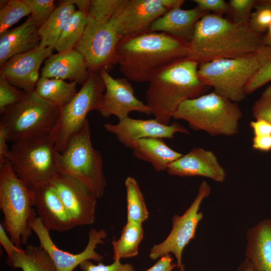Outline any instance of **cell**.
Instances as JSON below:
<instances>
[{"instance_id":"obj_25","label":"cell","mask_w":271,"mask_h":271,"mask_svg":"<svg viewBox=\"0 0 271 271\" xmlns=\"http://www.w3.org/2000/svg\"><path fill=\"white\" fill-rule=\"evenodd\" d=\"M163 139L151 138L137 141L132 149L134 156L150 163L157 172L167 171L183 155L170 148Z\"/></svg>"},{"instance_id":"obj_23","label":"cell","mask_w":271,"mask_h":271,"mask_svg":"<svg viewBox=\"0 0 271 271\" xmlns=\"http://www.w3.org/2000/svg\"><path fill=\"white\" fill-rule=\"evenodd\" d=\"M246 258L255 271H271V220L260 221L246 233Z\"/></svg>"},{"instance_id":"obj_15","label":"cell","mask_w":271,"mask_h":271,"mask_svg":"<svg viewBox=\"0 0 271 271\" xmlns=\"http://www.w3.org/2000/svg\"><path fill=\"white\" fill-rule=\"evenodd\" d=\"M76 226L92 224L97 197L82 182L59 172L50 181Z\"/></svg>"},{"instance_id":"obj_32","label":"cell","mask_w":271,"mask_h":271,"mask_svg":"<svg viewBox=\"0 0 271 271\" xmlns=\"http://www.w3.org/2000/svg\"><path fill=\"white\" fill-rule=\"evenodd\" d=\"M260 66L247 82L245 92L249 94L271 81V46L261 45L256 51Z\"/></svg>"},{"instance_id":"obj_46","label":"cell","mask_w":271,"mask_h":271,"mask_svg":"<svg viewBox=\"0 0 271 271\" xmlns=\"http://www.w3.org/2000/svg\"><path fill=\"white\" fill-rule=\"evenodd\" d=\"M252 147L255 150L262 152L271 151V135L253 136Z\"/></svg>"},{"instance_id":"obj_43","label":"cell","mask_w":271,"mask_h":271,"mask_svg":"<svg viewBox=\"0 0 271 271\" xmlns=\"http://www.w3.org/2000/svg\"><path fill=\"white\" fill-rule=\"evenodd\" d=\"M0 243L5 249L7 254V258H10L14 251H21L23 249L17 246L10 238L3 224H0Z\"/></svg>"},{"instance_id":"obj_24","label":"cell","mask_w":271,"mask_h":271,"mask_svg":"<svg viewBox=\"0 0 271 271\" xmlns=\"http://www.w3.org/2000/svg\"><path fill=\"white\" fill-rule=\"evenodd\" d=\"M38 28L30 16L22 24L0 36V65L17 54L28 52L40 42Z\"/></svg>"},{"instance_id":"obj_40","label":"cell","mask_w":271,"mask_h":271,"mask_svg":"<svg viewBox=\"0 0 271 271\" xmlns=\"http://www.w3.org/2000/svg\"><path fill=\"white\" fill-rule=\"evenodd\" d=\"M90 260L84 261L79 265L82 271H135L132 264L122 263L120 260H114L111 264L108 265L101 262L95 264Z\"/></svg>"},{"instance_id":"obj_37","label":"cell","mask_w":271,"mask_h":271,"mask_svg":"<svg viewBox=\"0 0 271 271\" xmlns=\"http://www.w3.org/2000/svg\"><path fill=\"white\" fill-rule=\"evenodd\" d=\"M38 29L49 18L56 7L53 0H24Z\"/></svg>"},{"instance_id":"obj_14","label":"cell","mask_w":271,"mask_h":271,"mask_svg":"<svg viewBox=\"0 0 271 271\" xmlns=\"http://www.w3.org/2000/svg\"><path fill=\"white\" fill-rule=\"evenodd\" d=\"M30 226L39 239L40 246L48 254L57 271H73L84 261L92 260L100 262L103 259V255L97 252L95 249L98 244L105 243L103 239L107 237V233L104 230L90 229L88 233V241L84 249L74 254L56 246L50 235V230L38 217L31 222Z\"/></svg>"},{"instance_id":"obj_13","label":"cell","mask_w":271,"mask_h":271,"mask_svg":"<svg viewBox=\"0 0 271 271\" xmlns=\"http://www.w3.org/2000/svg\"><path fill=\"white\" fill-rule=\"evenodd\" d=\"M184 0H122L111 20L122 37L150 30L153 23Z\"/></svg>"},{"instance_id":"obj_5","label":"cell","mask_w":271,"mask_h":271,"mask_svg":"<svg viewBox=\"0 0 271 271\" xmlns=\"http://www.w3.org/2000/svg\"><path fill=\"white\" fill-rule=\"evenodd\" d=\"M32 190L16 174L7 161L0 165V208L2 224L18 246L27 245L33 230L31 222L36 218Z\"/></svg>"},{"instance_id":"obj_17","label":"cell","mask_w":271,"mask_h":271,"mask_svg":"<svg viewBox=\"0 0 271 271\" xmlns=\"http://www.w3.org/2000/svg\"><path fill=\"white\" fill-rule=\"evenodd\" d=\"M103 127L107 131L115 135L121 144L131 149L137 141L142 139H173L176 133H189L188 129L178 122L165 124L156 118L144 120L127 117L116 124L106 123Z\"/></svg>"},{"instance_id":"obj_44","label":"cell","mask_w":271,"mask_h":271,"mask_svg":"<svg viewBox=\"0 0 271 271\" xmlns=\"http://www.w3.org/2000/svg\"><path fill=\"white\" fill-rule=\"evenodd\" d=\"M253 136L271 135V123L262 119H255L249 123Z\"/></svg>"},{"instance_id":"obj_8","label":"cell","mask_w":271,"mask_h":271,"mask_svg":"<svg viewBox=\"0 0 271 271\" xmlns=\"http://www.w3.org/2000/svg\"><path fill=\"white\" fill-rule=\"evenodd\" d=\"M199 65L198 75L203 84L213 87L216 93L237 103L245 98V86L259 69L260 62L255 52Z\"/></svg>"},{"instance_id":"obj_9","label":"cell","mask_w":271,"mask_h":271,"mask_svg":"<svg viewBox=\"0 0 271 271\" xmlns=\"http://www.w3.org/2000/svg\"><path fill=\"white\" fill-rule=\"evenodd\" d=\"M55 143L50 136L14 143L7 160L17 176L29 188L50 181L59 169Z\"/></svg>"},{"instance_id":"obj_30","label":"cell","mask_w":271,"mask_h":271,"mask_svg":"<svg viewBox=\"0 0 271 271\" xmlns=\"http://www.w3.org/2000/svg\"><path fill=\"white\" fill-rule=\"evenodd\" d=\"M126 193V219L127 222L143 224L148 220L149 212L137 181L132 177L125 180Z\"/></svg>"},{"instance_id":"obj_34","label":"cell","mask_w":271,"mask_h":271,"mask_svg":"<svg viewBox=\"0 0 271 271\" xmlns=\"http://www.w3.org/2000/svg\"><path fill=\"white\" fill-rule=\"evenodd\" d=\"M122 0H90L88 19L96 21L110 19Z\"/></svg>"},{"instance_id":"obj_1","label":"cell","mask_w":271,"mask_h":271,"mask_svg":"<svg viewBox=\"0 0 271 271\" xmlns=\"http://www.w3.org/2000/svg\"><path fill=\"white\" fill-rule=\"evenodd\" d=\"M188 45L182 38L150 30L124 36L117 45V63L129 81L149 82L167 66L188 58Z\"/></svg>"},{"instance_id":"obj_28","label":"cell","mask_w":271,"mask_h":271,"mask_svg":"<svg viewBox=\"0 0 271 271\" xmlns=\"http://www.w3.org/2000/svg\"><path fill=\"white\" fill-rule=\"evenodd\" d=\"M77 83L41 76L35 92L43 99L60 108L69 103L78 92Z\"/></svg>"},{"instance_id":"obj_27","label":"cell","mask_w":271,"mask_h":271,"mask_svg":"<svg viewBox=\"0 0 271 271\" xmlns=\"http://www.w3.org/2000/svg\"><path fill=\"white\" fill-rule=\"evenodd\" d=\"M7 264L22 271H57L48 254L40 246L27 245L21 251H14Z\"/></svg>"},{"instance_id":"obj_22","label":"cell","mask_w":271,"mask_h":271,"mask_svg":"<svg viewBox=\"0 0 271 271\" xmlns=\"http://www.w3.org/2000/svg\"><path fill=\"white\" fill-rule=\"evenodd\" d=\"M207 14L197 6L187 10L172 9L156 20L150 31L165 33L189 42L197 22Z\"/></svg>"},{"instance_id":"obj_7","label":"cell","mask_w":271,"mask_h":271,"mask_svg":"<svg viewBox=\"0 0 271 271\" xmlns=\"http://www.w3.org/2000/svg\"><path fill=\"white\" fill-rule=\"evenodd\" d=\"M61 108L40 97L35 91L27 93L20 102L1 114L9 141L16 143L50 136L58 121Z\"/></svg>"},{"instance_id":"obj_4","label":"cell","mask_w":271,"mask_h":271,"mask_svg":"<svg viewBox=\"0 0 271 271\" xmlns=\"http://www.w3.org/2000/svg\"><path fill=\"white\" fill-rule=\"evenodd\" d=\"M242 115L236 102L213 91L184 101L173 118L184 120L191 128L211 136H232L238 132Z\"/></svg>"},{"instance_id":"obj_33","label":"cell","mask_w":271,"mask_h":271,"mask_svg":"<svg viewBox=\"0 0 271 271\" xmlns=\"http://www.w3.org/2000/svg\"><path fill=\"white\" fill-rule=\"evenodd\" d=\"M30 14V10L24 0H9L0 9V36Z\"/></svg>"},{"instance_id":"obj_26","label":"cell","mask_w":271,"mask_h":271,"mask_svg":"<svg viewBox=\"0 0 271 271\" xmlns=\"http://www.w3.org/2000/svg\"><path fill=\"white\" fill-rule=\"evenodd\" d=\"M59 5L38 29L39 46L55 49L61 33L69 18L76 11L69 0L60 1Z\"/></svg>"},{"instance_id":"obj_2","label":"cell","mask_w":271,"mask_h":271,"mask_svg":"<svg viewBox=\"0 0 271 271\" xmlns=\"http://www.w3.org/2000/svg\"><path fill=\"white\" fill-rule=\"evenodd\" d=\"M262 35L253 32L248 25L208 13L195 26L189 42L188 58L199 65L245 56L255 53L263 45Z\"/></svg>"},{"instance_id":"obj_16","label":"cell","mask_w":271,"mask_h":271,"mask_svg":"<svg viewBox=\"0 0 271 271\" xmlns=\"http://www.w3.org/2000/svg\"><path fill=\"white\" fill-rule=\"evenodd\" d=\"M99 74L105 86L98 110L102 116L106 118L113 115L121 120L128 117L132 111L152 114L147 104L134 96L130 81L124 77L114 78L106 71Z\"/></svg>"},{"instance_id":"obj_11","label":"cell","mask_w":271,"mask_h":271,"mask_svg":"<svg viewBox=\"0 0 271 271\" xmlns=\"http://www.w3.org/2000/svg\"><path fill=\"white\" fill-rule=\"evenodd\" d=\"M87 19L84 34L75 49L83 56L90 73L109 72L117 64L116 47L122 37L109 20Z\"/></svg>"},{"instance_id":"obj_36","label":"cell","mask_w":271,"mask_h":271,"mask_svg":"<svg viewBox=\"0 0 271 271\" xmlns=\"http://www.w3.org/2000/svg\"><path fill=\"white\" fill-rule=\"evenodd\" d=\"M27 92L21 90L11 84L0 74V113L8 107L22 100Z\"/></svg>"},{"instance_id":"obj_45","label":"cell","mask_w":271,"mask_h":271,"mask_svg":"<svg viewBox=\"0 0 271 271\" xmlns=\"http://www.w3.org/2000/svg\"><path fill=\"white\" fill-rule=\"evenodd\" d=\"M9 141L8 130L5 125L0 123V165L6 162L10 149L7 145Z\"/></svg>"},{"instance_id":"obj_12","label":"cell","mask_w":271,"mask_h":271,"mask_svg":"<svg viewBox=\"0 0 271 271\" xmlns=\"http://www.w3.org/2000/svg\"><path fill=\"white\" fill-rule=\"evenodd\" d=\"M210 192L209 184L205 181H202L198 194L190 206L182 215H175L172 217V228L166 239L151 248V259L156 260L172 253L176 259L178 269L185 266L182 263L183 250L195 237L198 225L203 217V213L199 212L200 205Z\"/></svg>"},{"instance_id":"obj_18","label":"cell","mask_w":271,"mask_h":271,"mask_svg":"<svg viewBox=\"0 0 271 271\" xmlns=\"http://www.w3.org/2000/svg\"><path fill=\"white\" fill-rule=\"evenodd\" d=\"M54 50L39 45L28 52L15 55L0 65V74L19 89L27 93L33 92L40 78V68Z\"/></svg>"},{"instance_id":"obj_31","label":"cell","mask_w":271,"mask_h":271,"mask_svg":"<svg viewBox=\"0 0 271 271\" xmlns=\"http://www.w3.org/2000/svg\"><path fill=\"white\" fill-rule=\"evenodd\" d=\"M87 22V16L76 10L66 22L55 50L61 52L74 49L84 34Z\"/></svg>"},{"instance_id":"obj_48","label":"cell","mask_w":271,"mask_h":271,"mask_svg":"<svg viewBox=\"0 0 271 271\" xmlns=\"http://www.w3.org/2000/svg\"><path fill=\"white\" fill-rule=\"evenodd\" d=\"M262 44L266 46H271V24L269 26L265 34L262 37Z\"/></svg>"},{"instance_id":"obj_47","label":"cell","mask_w":271,"mask_h":271,"mask_svg":"<svg viewBox=\"0 0 271 271\" xmlns=\"http://www.w3.org/2000/svg\"><path fill=\"white\" fill-rule=\"evenodd\" d=\"M69 1L78 7V10L87 15L90 0H69Z\"/></svg>"},{"instance_id":"obj_41","label":"cell","mask_w":271,"mask_h":271,"mask_svg":"<svg viewBox=\"0 0 271 271\" xmlns=\"http://www.w3.org/2000/svg\"><path fill=\"white\" fill-rule=\"evenodd\" d=\"M196 6L202 11L223 16L224 14L230 15V9L228 3L223 0H194Z\"/></svg>"},{"instance_id":"obj_39","label":"cell","mask_w":271,"mask_h":271,"mask_svg":"<svg viewBox=\"0 0 271 271\" xmlns=\"http://www.w3.org/2000/svg\"><path fill=\"white\" fill-rule=\"evenodd\" d=\"M252 114L255 119H262L271 123V85L267 86L253 104Z\"/></svg>"},{"instance_id":"obj_35","label":"cell","mask_w":271,"mask_h":271,"mask_svg":"<svg viewBox=\"0 0 271 271\" xmlns=\"http://www.w3.org/2000/svg\"><path fill=\"white\" fill-rule=\"evenodd\" d=\"M251 14L248 26L254 33L263 35L271 24V7L258 2Z\"/></svg>"},{"instance_id":"obj_3","label":"cell","mask_w":271,"mask_h":271,"mask_svg":"<svg viewBox=\"0 0 271 271\" xmlns=\"http://www.w3.org/2000/svg\"><path fill=\"white\" fill-rule=\"evenodd\" d=\"M198 66L188 58L182 59L165 67L149 81L146 104L159 122L170 124L182 102L204 94L210 88L199 79Z\"/></svg>"},{"instance_id":"obj_42","label":"cell","mask_w":271,"mask_h":271,"mask_svg":"<svg viewBox=\"0 0 271 271\" xmlns=\"http://www.w3.org/2000/svg\"><path fill=\"white\" fill-rule=\"evenodd\" d=\"M173 257L171 254H167L159 259L151 267L146 271H172L177 267L176 263L173 262ZM178 271H185V266L178 269Z\"/></svg>"},{"instance_id":"obj_38","label":"cell","mask_w":271,"mask_h":271,"mask_svg":"<svg viewBox=\"0 0 271 271\" xmlns=\"http://www.w3.org/2000/svg\"><path fill=\"white\" fill-rule=\"evenodd\" d=\"M257 0H230L228 3L233 22L248 25L251 11Z\"/></svg>"},{"instance_id":"obj_6","label":"cell","mask_w":271,"mask_h":271,"mask_svg":"<svg viewBox=\"0 0 271 271\" xmlns=\"http://www.w3.org/2000/svg\"><path fill=\"white\" fill-rule=\"evenodd\" d=\"M55 156L59 172L82 182L97 198L103 196L106 186L103 160L100 152L92 145L88 119L79 131L70 137L62 152L55 151Z\"/></svg>"},{"instance_id":"obj_51","label":"cell","mask_w":271,"mask_h":271,"mask_svg":"<svg viewBox=\"0 0 271 271\" xmlns=\"http://www.w3.org/2000/svg\"><path fill=\"white\" fill-rule=\"evenodd\" d=\"M8 1L7 0H1L0 1V7L1 8L4 7L7 4Z\"/></svg>"},{"instance_id":"obj_19","label":"cell","mask_w":271,"mask_h":271,"mask_svg":"<svg viewBox=\"0 0 271 271\" xmlns=\"http://www.w3.org/2000/svg\"><path fill=\"white\" fill-rule=\"evenodd\" d=\"M30 188L38 217L47 228L63 232L76 226L50 181Z\"/></svg>"},{"instance_id":"obj_50","label":"cell","mask_w":271,"mask_h":271,"mask_svg":"<svg viewBox=\"0 0 271 271\" xmlns=\"http://www.w3.org/2000/svg\"><path fill=\"white\" fill-rule=\"evenodd\" d=\"M258 2L271 7V0H258Z\"/></svg>"},{"instance_id":"obj_20","label":"cell","mask_w":271,"mask_h":271,"mask_svg":"<svg viewBox=\"0 0 271 271\" xmlns=\"http://www.w3.org/2000/svg\"><path fill=\"white\" fill-rule=\"evenodd\" d=\"M167 172L179 177L202 176L221 183L225 181L226 172L212 151L194 148L171 163Z\"/></svg>"},{"instance_id":"obj_29","label":"cell","mask_w":271,"mask_h":271,"mask_svg":"<svg viewBox=\"0 0 271 271\" xmlns=\"http://www.w3.org/2000/svg\"><path fill=\"white\" fill-rule=\"evenodd\" d=\"M143 238V224L126 221L119 238L116 240L113 239L111 242L113 260L137 256Z\"/></svg>"},{"instance_id":"obj_21","label":"cell","mask_w":271,"mask_h":271,"mask_svg":"<svg viewBox=\"0 0 271 271\" xmlns=\"http://www.w3.org/2000/svg\"><path fill=\"white\" fill-rule=\"evenodd\" d=\"M83 55L76 49L52 54L44 62L41 76L68 80L83 85L89 78Z\"/></svg>"},{"instance_id":"obj_49","label":"cell","mask_w":271,"mask_h":271,"mask_svg":"<svg viewBox=\"0 0 271 271\" xmlns=\"http://www.w3.org/2000/svg\"><path fill=\"white\" fill-rule=\"evenodd\" d=\"M238 271H255L250 262L245 259L240 265Z\"/></svg>"},{"instance_id":"obj_10","label":"cell","mask_w":271,"mask_h":271,"mask_svg":"<svg viewBox=\"0 0 271 271\" xmlns=\"http://www.w3.org/2000/svg\"><path fill=\"white\" fill-rule=\"evenodd\" d=\"M105 90L100 75L90 73L71 100L61 108L58 121L50 134L57 152H62L70 137L82 127L89 112L98 111Z\"/></svg>"}]
</instances>
